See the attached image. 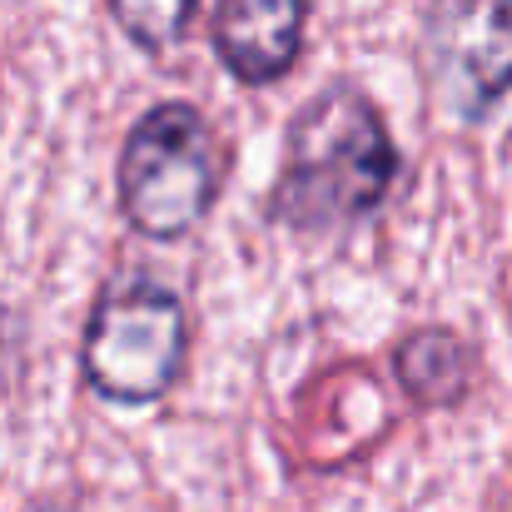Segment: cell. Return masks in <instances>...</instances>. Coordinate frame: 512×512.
I'll return each mask as SVG.
<instances>
[{
	"instance_id": "6",
	"label": "cell",
	"mask_w": 512,
	"mask_h": 512,
	"mask_svg": "<svg viewBox=\"0 0 512 512\" xmlns=\"http://www.w3.org/2000/svg\"><path fill=\"white\" fill-rule=\"evenodd\" d=\"M398 378H403L408 398H418V403H453L473 378V358L453 334L423 329L398 343Z\"/></svg>"
},
{
	"instance_id": "3",
	"label": "cell",
	"mask_w": 512,
	"mask_h": 512,
	"mask_svg": "<svg viewBox=\"0 0 512 512\" xmlns=\"http://www.w3.org/2000/svg\"><path fill=\"white\" fill-rule=\"evenodd\" d=\"M189 348L184 304L155 279H130L105 289L85 324V383L110 403H155L170 393Z\"/></svg>"
},
{
	"instance_id": "5",
	"label": "cell",
	"mask_w": 512,
	"mask_h": 512,
	"mask_svg": "<svg viewBox=\"0 0 512 512\" xmlns=\"http://www.w3.org/2000/svg\"><path fill=\"white\" fill-rule=\"evenodd\" d=\"M309 0H219L214 10V50L244 85L279 80L304 45Z\"/></svg>"
},
{
	"instance_id": "4",
	"label": "cell",
	"mask_w": 512,
	"mask_h": 512,
	"mask_svg": "<svg viewBox=\"0 0 512 512\" xmlns=\"http://www.w3.org/2000/svg\"><path fill=\"white\" fill-rule=\"evenodd\" d=\"M438 100L478 125L512 95V0H438L428 15Z\"/></svg>"
},
{
	"instance_id": "2",
	"label": "cell",
	"mask_w": 512,
	"mask_h": 512,
	"mask_svg": "<svg viewBox=\"0 0 512 512\" xmlns=\"http://www.w3.org/2000/svg\"><path fill=\"white\" fill-rule=\"evenodd\" d=\"M219 189L214 135L184 100L155 105L125 140L120 155V209L150 239L189 234Z\"/></svg>"
},
{
	"instance_id": "7",
	"label": "cell",
	"mask_w": 512,
	"mask_h": 512,
	"mask_svg": "<svg viewBox=\"0 0 512 512\" xmlns=\"http://www.w3.org/2000/svg\"><path fill=\"white\" fill-rule=\"evenodd\" d=\"M120 30L140 50H170L174 40L189 30V15L199 0H110Z\"/></svg>"
},
{
	"instance_id": "1",
	"label": "cell",
	"mask_w": 512,
	"mask_h": 512,
	"mask_svg": "<svg viewBox=\"0 0 512 512\" xmlns=\"http://www.w3.org/2000/svg\"><path fill=\"white\" fill-rule=\"evenodd\" d=\"M393 179H398V145L383 115L363 90L334 85L294 115L269 209L289 229L329 234L368 219L393 189Z\"/></svg>"
}]
</instances>
